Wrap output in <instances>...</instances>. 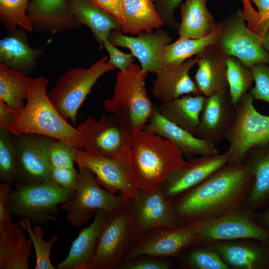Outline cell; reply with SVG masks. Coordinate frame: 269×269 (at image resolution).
Here are the masks:
<instances>
[{
  "label": "cell",
  "instance_id": "obj_10",
  "mask_svg": "<svg viewBox=\"0 0 269 269\" xmlns=\"http://www.w3.org/2000/svg\"><path fill=\"white\" fill-rule=\"evenodd\" d=\"M75 151V162L79 167L91 170L99 185L112 194L120 191L124 198H134L138 188L132 169L130 149L114 158L78 148Z\"/></svg>",
  "mask_w": 269,
  "mask_h": 269
},
{
  "label": "cell",
  "instance_id": "obj_39",
  "mask_svg": "<svg viewBox=\"0 0 269 269\" xmlns=\"http://www.w3.org/2000/svg\"><path fill=\"white\" fill-rule=\"evenodd\" d=\"M17 178V154L14 135L0 128V180L10 186Z\"/></svg>",
  "mask_w": 269,
  "mask_h": 269
},
{
  "label": "cell",
  "instance_id": "obj_21",
  "mask_svg": "<svg viewBox=\"0 0 269 269\" xmlns=\"http://www.w3.org/2000/svg\"><path fill=\"white\" fill-rule=\"evenodd\" d=\"M27 15L33 29L51 34L82 25L71 12L66 0H31Z\"/></svg>",
  "mask_w": 269,
  "mask_h": 269
},
{
  "label": "cell",
  "instance_id": "obj_51",
  "mask_svg": "<svg viewBox=\"0 0 269 269\" xmlns=\"http://www.w3.org/2000/svg\"><path fill=\"white\" fill-rule=\"evenodd\" d=\"M262 45L269 53V28L263 38Z\"/></svg>",
  "mask_w": 269,
  "mask_h": 269
},
{
  "label": "cell",
  "instance_id": "obj_29",
  "mask_svg": "<svg viewBox=\"0 0 269 269\" xmlns=\"http://www.w3.org/2000/svg\"><path fill=\"white\" fill-rule=\"evenodd\" d=\"M94 213V221L81 230L72 242L67 258L58 264V269H82L89 260L98 235L109 217V213L102 209H96Z\"/></svg>",
  "mask_w": 269,
  "mask_h": 269
},
{
  "label": "cell",
  "instance_id": "obj_6",
  "mask_svg": "<svg viewBox=\"0 0 269 269\" xmlns=\"http://www.w3.org/2000/svg\"><path fill=\"white\" fill-rule=\"evenodd\" d=\"M5 200L11 215L27 218L34 224L57 221V205L72 199L76 192L64 188L53 180L35 185L15 184Z\"/></svg>",
  "mask_w": 269,
  "mask_h": 269
},
{
  "label": "cell",
  "instance_id": "obj_47",
  "mask_svg": "<svg viewBox=\"0 0 269 269\" xmlns=\"http://www.w3.org/2000/svg\"><path fill=\"white\" fill-rule=\"evenodd\" d=\"M97 5L115 17L122 25L124 0H91Z\"/></svg>",
  "mask_w": 269,
  "mask_h": 269
},
{
  "label": "cell",
  "instance_id": "obj_20",
  "mask_svg": "<svg viewBox=\"0 0 269 269\" xmlns=\"http://www.w3.org/2000/svg\"><path fill=\"white\" fill-rule=\"evenodd\" d=\"M108 40L115 46L129 48L139 60L141 69L147 72H155L163 66L157 60L162 47L172 41L171 38L163 29L154 32L143 31L137 37L128 36L121 30H113Z\"/></svg>",
  "mask_w": 269,
  "mask_h": 269
},
{
  "label": "cell",
  "instance_id": "obj_2",
  "mask_svg": "<svg viewBox=\"0 0 269 269\" xmlns=\"http://www.w3.org/2000/svg\"><path fill=\"white\" fill-rule=\"evenodd\" d=\"M171 140L142 130L132 134L130 157L137 188L153 192L173 171L186 161Z\"/></svg>",
  "mask_w": 269,
  "mask_h": 269
},
{
  "label": "cell",
  "instance_id": "obj_33",
  "mask_svg": "<svg viewBox=\"0 0 269 269\" xmlns=\"http://www.w3.org/2000/svg\"><path fill=\"white\" fill-rule=\"evenodd\" d=\"M222 28L221 22L216 23L212 33L202 39H180L165 44L160 49L157 60L163 68L175 67L180 65L192 56L202 51L206 46L217 44L218 34Z\"/></svg>",
  "mask_w": 269,
  "mask_h": 269
},
{
  "label": "cell",
  "instance_id": "obj_23",
  "mask_svg": "<svg viewBox=\"0 0 269 269\" xmlns=\"http://www.w3.org/2000/svg\"><path fill=\"white\" fill-rule=\"evenodd\" d=\"M143 129L171 140L188 159L219 153L213 143L192 135L164 118L157 106H154L152 114Z\"/></svg>",
  "mask_w": 269,
  "mask_h": 269
},
{
  "label": "cell",
  "instance_id": "obj_11",
  "mask_svg": "<svg viewBox=\"0 0 269 269\" xmlns=\"http://www.w3.org/2000/svg\"><path fill=\"white\" fill-rule=\"evenodd\" d=\"M201 223L185 225L173 229L159 227L140 237L122 259L131 260L143 254L177 258L185 250L201 243Z\"/></svg>",
  "mask_w": 269,
  "mask_h": 269
},
{
  "label": "cell",
  "instance_id": "obj_25",
  "mask_svg": "<svg viewBox=\"0 0 269 269\" xmlns=\"http://www.w3.org/2000/svg\"><path fill=\"white\" fill-rule=\"evenodd\" d=\"M22 228L11 221L0 222V269H28L32 241Z\"/></svg>",
  "mask_w": 269,
  "mask_h": 269
},
{
  "label": "cell",
  "instance_id": "obj_52",
  "mask_svg": "<svg viewBox=\"0 0 269 269\" xmlns=\"http://www.w3.org/2000/svg\"><path fill=\"white\" fill-rule=\"evenodd\" d=\"M71 0H66V1L67 2V3H68Z\"/></svg>",
  "mask_w": 269,
  "mask_h": 269
},
{
  "label": "cell",
  "instance_id": "obj_48",
  "mask_svg": "<svg viewBox=\"0 0 269 269\" xmlns=\"http://www.w3.org/2000/svg\"><path fill=\"white\" fill-rule=\"evenodd\" d=\"M19 113L9 108L0 99V128L10 132L12 125L17 119Z\"/></svg>",
  "mask_w": 269,
  "mask_h": 269
},
{
  "label": "cell",
  "instance_id": "obj_30",
  "mask_svg": "<svg viewBox=\"0 0 269 269\" xmlns=\"http://www.w3.org/2000/svg\"><path fill=\"white\" fill-rule=\"evenodd\" d=\"M42 52V48L30 47L21 31L16 30L0 40V63L26 75L36 66L37 59Z\"/></svg>",
  "mask_w": 269,
  "mask_h": 269
},
{
  "label": "cell",
  "instance_id": "obj_18",
  "mask_svg": "<svg viewBox=\"0 0 269 269\" xmlns=\"http://www.w3.org/2000/svg\"><path fill=\"white\" fill-rule=\"evenodd\" d=\"M235 116L228 90L205 97L196 137L215 145L219 143L226 137Z\"/></svg>",
  "mask_w": 269,
  "mask_h": 269
},
{
  "label": "cell",
  "instance_id": "obj_32",
  "mask_svg": "<svg viewBox=\"0 0 269 269\" xmlns=\"http://www.w3.org/2000/svg\"><path fill=\"white\" fill-rule=\"evenodd\" d=\"M123 15L121 30L124 34L152 32L164 24L150 0H124Z\"/></svg>",
  "mask_w": 269,
  "mask_h": 269
},
{
  "label": "cell",
  "instance_id": "obj_17",
  "mask_svg": "<svg viewBox=\"0 0 269 269\" xmlns=\"http://www.w3.org/2000/svg\"><path fill=\"white\" fill-rule=\"evenodd\" d=\"M228 163L226 152L190 158L170 173L159 185L166 196L173 200L180 193L200 184Z\"/></svg>",
  "mask_w": 269,
  "mask_h": 269
},
{
  "label": "cell",
  "instance_id": "obj_9",
  "mask_svg": "<svg viewBox=\"0 0 269 269\" xmlns=\"http://www.w3.org/2000/svg\"><path fill=\"white\" fill-rule=\"evenodd\" d=\"M79 168L76 194L63 202L61 207L67 212V219L73 226L80 227L91 218L93 211L102 209L110 213L120 207L130 204L132 199L116 196L103 189L96 181L95 174L86 167Z\"/></svg>",
  "mask_w": 269,
  "mask_h": 269
},
{
  "label": "cell",
  "instance_id": "obj_38",
  "mask_svg": "<svg viewBox=\"0 0 269 269\" xmlns=\"http://www.w3.org/2000/svg\"><path fill=\"white\" fill-rule=\"evenodd\" d=\"M30 221L29 219L22 217L21 220L16 225L27 231L34 245L36 258L34 269H55L56 267L52 265L50 261V253L52 246L59 239L58 236L53 235L49 241H44L43 239L44 231L41 226L38 225L32 229Z\"/></svg>",
  "mask_w": 269,
  "mask_h": 269
},
{
  "label": "cell",
  "instance_id": "obj_37",
  "mask_svg": "<svg viewBox=\"0 0 269 269\" xmlns=\"http://www.w3.org/2000/svg\"><path fill=\"white\" fill-rule=\"evenodd\" d=\"M31 0H0V19L5 28L11 34L16 27L31 32L33 28L27 15Z\"/></svg>",
  "mask_w": 269,
  "mask_h": 269
},
{
  "label": "cell",
  "instance_id": "obj_26",
  "mask_svg": "<svg viewBox=\"0 0 269 269\" xmlns=\"http://www.w3.org/2000/svg\"><path fill=\"white\" fill-rule=\"evenodd\" d=\"M241 164L249 167L255 175L247 206L255 212L267 208L269 205V142L250 148Z\"/></svg>",
  "mask_w": 269,
  "mask_h": 269
},
{
  "label": "cell",
  "instance_id": "obj_14",
  "mask_svg": "<svg viewBox=\"0 0 269 269\" xmlns=\"http://www.w3.org/2000/svg\"><path fill=\"white\" fill-rule=\"evenodd\" d=\"M17 154L15 184L35 185L52 180L49 147L54 139L36 134L14 135Z\"/></svg>",
  "mask_w": 269,
  "mask_h": 269
},
{
  "label": "cell",
  "instance_id": "obj_46",
  "mask_svg": "<svg viewBox=\"0 0 269 269\" xmlns=\"http://www.w3.org/2000/svg\"><path fill=\"white\" fill-rule=\"evenodd\" d=\"M258 8L259 20L256 32L263 40V38L269 28V0H250Z\"/></svg>",
  "mask_w": 269,
  "mask_h": 269
},
{
  "label": "cell",
  "instance_id": "obj_13",
  "mask_svg": "<svg viewBox=\"0 0 269 269\" xmlns=\"http://www.w3.org/2000/svg\"><path fill=\"white\" fill-rule=\"evenodd\" d=\"M83 139V148L114 158L131 149L132 134L114 115L103 116L98 120L90 117L77 129Z\"/></svg>",
  "mask_w": 269,
  "mask_h": 269
},
{
  "label": "cell",
  "instance_id": "obj_35",
  "mask_svg": "<svg viewBox=\"0 0 269 269\" xmlns=\"http://www.w3.org/2000/svg\"><path fill=\"white\" fill-rule=\"evenodd\" d=\"M184 269H231L212 247L200 244L184 251L176 258Z\"/></svg>",
  "mask_w": 269,
  "mask_h": 269
},
{
  "label": "cell",
  "instance_id": "obj_53",
  "mask_svg": "<svg viewBox=\"0 0 269 269\" xmlns=\"http://www.w3.org/2000/svg\"><path fill=\"white\" fill-rule=\"evenodd\" d=\"M150 0L154 3V2L155 1V0Z\"/></svg>",
  "mask_w": 269,
  "mask_h": 269
},
{
  "label": "cell",
  "instance_id": "obj_22",
  "mask_svg": "<svg viewBox=\"0 0 269 269\" xmlns=\"http://www.w3.org/2000/svg\"><path fill=\"white\" fill-rule=\"evenodd\" d=\"M228 56L218 44H210L196 55L198 68L195 82L203 95L208 97L228 90Z\"/></svg>",
  "mask_w": 269,
  "mask_h": 269
},
{
  "label": "cell",
  "instance_id": "obj_4",
  "mask_svg": "<svg viewBox=\"0 0 269 269\" xmlns=\"http://www.w3.org/2000/svg\"><path fill=\"white\" fill-rule=\"evenodd\" d=\"M147 71L133 63L118 72L113 96L103 106L115 116L131 134L143 130L154 109L145 88Z\"/></svg>",
  "mask_w": 269,
  "mask_h": 269
},
{
  "label": "cell",
  "instance_id": "obj_31",
  "mask_svg": "<svg viewBox=\"0 0 269 269\" xmlns=\"http://www.w3.org/2000/svg\"><path fill=\"white\" fill-rule=\"evenodd\" d=\"M207 0H186L180 7V39H202L210 35L216 23L207 7Z\"/></svg>",
  "mask_w": 269,
  "mask_h": 269
},
{
  "label": "cell",
  "instance_id": "obj_8",
  "mask_svg": "<svg viewBox=\"0 0 269 269\" xmlns=\"http://www.w3.org/2000/svg\"><path fill=\"white\" fill-rule=\"evenodd\" d=\"M253 96L246 94L235 106L234 124L226 138L229 147L226 152L231 164H241L245 153L251 147L269 142V116L255 108Z\"/></svg>",
  "mask_w": 269,
  "mask_h": 269
},
{
  "label": "cell",
  "instance_id": "obj_42",
  "mask_svg": "<svg viewBox=\"0 0 269 269\" xmlns=\"http://www.w3.org/2000/svg\"><path fill=\"white\" fill-rule=\"evenodd\" d=\"M255 86L250 89L255 99L269 104V64L258 63L251 67Z\"/></svg>",
  "mask_w": 269,
  "mask_h": 269
},
{
  "label": "cell",
  "instance_id": "obj_15",
  "mask_svg": "<svg viewBox=\"0 0 269 269\" xmlns=\"http://www.w3.org/2000/svg\"><path fill=\"white\" fill-rule=\"evenodd\" d=\"M255 212L246 206L221 217L201 222L200 244L253 239L269 245V231L258 224Z\"/></svg>",
  "mask_w": 269,
  "mask_h": 269
},
{
  "label": "cell",
  "instance_id": "obj_1",
  "mask_svg": "<svg viewBox=\"0 0 269 269\" xmlns=\"http://www.w3.org/2000/svg\"><path fill=\"white\" fill-rule=\"evenodd\" d=\"M254 172L243 164L228 163L172 200V211L183 225L214 220L247 206Z\"/></svg>",
  "mask_w": 269,
  "mask_h": 269
},
{
  "label": "cell",
  "instance_id": "obj_7",
  "mask_svg": "<svg viewBox=\"0 0 269 269\" xmlns=\"http://www.w3.org/2000/svg\"><path fill=\"white\" fill-rule=\"evenodd\" d=\"M108 60L105 56L88 68L69 69L56 80L47 96L66 120L76 124L77 112L98 79L116 68Z\"/></svg>",
  "mask_w": 269,
  "mask_h": 269
},
{
  "label": "cell",
  "instance_id": "obj_12",
  "mask_svg": "<svg viewBox=\"0 0 269 269\" xmlns=\"http://www.w3.org/2000/svg\"><path fill=\"white\" fill-rule=\"evenodd\" d=\"M243 11L230 13L222 23L217 44L228 56H234L248 67L258 63L269 64V53L262 39L245 23Z\"/></svg>",
  "mask_w": 269,
  "mask_h": 269
},
{
  "label": "cell",
  "instance_id": "obj_36",
  "mask_svg": "<svg viewBox=\"0 0 269 269\" xmlns=\"http://www.w3.org/2000/svg\"><path fill=\"white\" fill-rule=\"evenodd\" d=\"M226 64L229 91L232 102L235 106L250 89L254 81L253 74L251 67L234 56H229Z\"/></svg>",
  "mask_w": 269,
  "mask_h": 269
},
{
  "label": "cell",
  "instance_id": "obj_44",
  "mask_svg": "<svg viewBox=\"0 0 269 269\" xmlns=\"http://www.w3.org/2000/svg\"><path fill=\"white\" fill-rule=\"evenodd\" d=\"M183 0H155V9L164 24L174 29L178 28L179 24L174 19V11Z\"/></svg>",
  "mask_w": 269,
  "mask_h": 269
},
{
  "label": "cell",
  "instance_id": "obj_3",
  "mask_svg": "<svg viewBox=\"0 0 269 269\" xmlns=\"http://www.w3.org/2000/svg\"><path fill=\"white\" fill-rule=\"evenodd\" d=\"M48 83L43 76L33 79L26 104L10 133L16 136L22 134L44 135L82 149L84 139L80 133L62 117L49 100L46 93Z\"/></svg>",
  "mask_w": 269,
  "mask_h": 269
},
{
  "label": "cell",
  "instance_id": "obj_40",
  "mask_svg": "<svg viewBox=\"0 0 269 269\" xmlns=\"http://www.w3.org/2000/svg\"><path fill=\"white\" fill-rule=\"evenodd\" d=\"M175 265L170 258L143 254L131 260H122L115 269H171Z\"/></svg>",
  "mask_w": 269,
  "mask_h": 269
},
{
  "label": "cell",
  "instance_id": "obj_34",
  "mask_svg": "<svg viewBox=\"0 0 269 269\" xmlns=\"http://www.w3.org/2000/svg\"><path fill=\"white\" fill-rule=\"evenodd\" d=\"M33 78L0 63V99L13 111L20 113L24 107Z\"/></svg>",
  "mask_w": 269,
  "mask_h": 269
},
{
  "label": "cell",
  "instance_id": "obj_5",
  "mask_svg": "<svg viewBox=\"0 0 269 269\" xmlns=\"http://www.w3.org/2000/svg\"><path fill=\"white\" fill-rule=\"evenodd\" d=\"M130 205L109 213L107 222L98 235L92 255L82 269H115L140 238L131 220Z\"/></svg>",
  "mask_w": 269,
  "mask_h": 269
},
{
  "label": "cell",
  "instance_id": "obj_19",
  "mask_svg": "<svg viewBox=\"0 0 269 269\" xmlns=\"http://www.w3.org/2000/svg\"><path fill=\"white\" fill-rule=\"evenodd\" d=\"M205 244L214 249L231 269H269V245L259 240L212 241Z\"/></svg>",
  "mask_w": 269,
  "mask_h": 269
},
{
  "label": "cell",
  "instance_id": "obj_24",
  "mask_svg": "<svg viewBox=\"0 0 269 269\" xmlns=\"http://www.w3.org/2000/svg\"><path fill=\"white\" fill-rule=\"evenodd\" d=\"M195 64L196 58H190L177 67L156 71V78L152 81V95L164 102L184 95H202L189 76V71Z\"/></svg>",
  "mask_w": 269,
  "mask_h": 269
},
{
  "label": "cell",
  "instance_id": "obj_16",
  "mask_svg": "<svg viewBox=\"0 0 269 269\" xmlns=\"http://www.w3.org/2000/svg\"><path fill=\"white\" fill-rule=\"evenodd\" d=\"M172 203L160 185L153 192L137 189L130 209L132 221L140 237L157 227L176 229L184 226L174 215Z\"/></svg>",
  "mask_w": 269,
  "mask_h": 269
},
{
  "label": "cell",
  "instance_id": "obj_43",
  "mask_svg": "<svg viewBox=\"0 0 269 269\" xmlns=\"http://www.w3.org/2000/svg\"><path fill=\"white\" fill-rule=\"evenodd\" d=\"M78 172L74 168L51 167V179L59 185L75 191Z\"/></svg>",
  "mask_w": 269,
  "mask_h": 269
},
{
  "label": "cell",
  "instance_id": "obj_27",
  "mask_svg": "<svg viewBox=\"0 0 269 269\" xmlns=\"http://www.w3.org/2000/svg\"><path fill=\"white\" fill-rule=\"evenodd\" d=\"M205 100L203 95H183L162 102L157 109L166 120L196 136Z\"/></svg>",
  "mask_w": 269,
  "mask_h": 269
},
{
  "label": "cell",
  "instance_id": "obj_49",
  "mask_svg": "<svg viewBox=\"0 0 269 269\" xmlns=\"http://www.w3.org/2000/svg\"><path fill=\"white\" fill-rule=\"evenodd\" d=\"M10 186L5 183L0 185V222L11 221V215L5 206L6 197L11 190Z\"/></svg>",
  "mask_w": 269,
  "mask_h": 269
},
{
  "label": "cell",
  "instance_id": "obj_45",
  "mask_svg": "<svg viewBox=\"0 0 269 269\" xmlns=\"http://www.w3.org/2000/svg\"><path fill=\"white\" fill-rule=\"evenodd\" d=\"M103 46L109 53V62L116 68H117L120 70H125L133 63L134 56L132 53L127 54L122 52L112 44L108 39L104 41Z\"/></svg>",
  "mask_w": 269,
  "mask_h": 269
},
{
  "label": "cell",
  "instance_id": "obj_28",
  "mask_svg": "<svg viewBox=\"0 0 269 269\" xmlns=\"http://www.w3.org/2000/svg\"><path fill=\"white\" fill-rule=\"evenodd\" d=\"M68 5L78 21L90 28L101 48L112 30H121L122 25L115 17L91 0H71Z\"/></svg>",
  "mask_w": 269,
  "mask_h": 269
},
{
  "label": "cell",
  "instance_id": "obj_41",
  "mask_svg": "<svg viewBox=\"0 0 269 269\" xmlns=\"http://www.w3.org/2000/svg\"><path fill=\"white\" fill-rule=\"evenodd\" d=\"M73 145L54 139L49 147V159L53 167L74 168L76 159L75 148Z\"/></svg>",
  "mask_w": 269,
  "mask_h": 269
},
{
  "label": "cell",
  "instance_id": "obj_50",
  "mask_svg": "<svg viewBox=\"0 0 269 269\" xmlns=\"http://www.w3.org/2000/svg\"><path fill=\"white\" fill-rule=\"evenodd\" d=\"M255 217L260 226L269 231V206L262 212H255Z\"/></svg>",
  "mask_w": 269,
  "mask_h": 269
}]
</instances>
